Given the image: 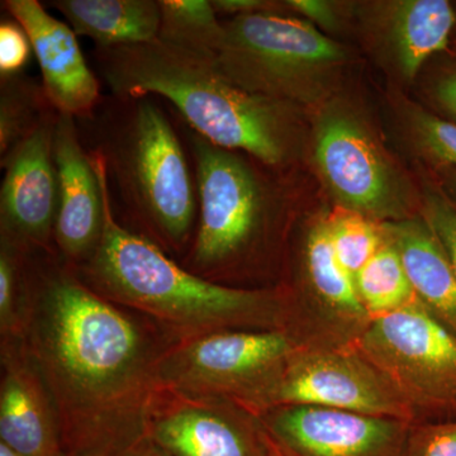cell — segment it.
Wrapping results in <instances>:
<instances>
[{
  "instance_id": "2",
  "label": "cell",
  "mask_w": 456,
  "mask_h": 456,
  "mask_svg": "<svg viewBox=\"0 0 456 456\" xmlns=\"http://www.w3.org/2000/svg\"><path fill=\"white\" fill-rule=\"evenodd\" d=\"M104 198L101 244L75 269L99 296L149 317L176 342L233 330L297 329L289 290L227 287L197 277L145 237L123 226L113 211L107 174Z\"/></svg>"
},
{
  "instance_id": "23",
  "label": "cell",
  "mask_w": 456,
  "mask_h": 456,
  "mask_svg": "<svg viewBox=\"0 0 456 456\" xmlns=\"http://www.w3.org/2000/svg\"><path fill=\"white\" fill-rule=\"evenodd\" d=\"M160 8L159 40L200 55L216 56L224 26L211 2L160 0Z\"/></svg>"
},
{
  "instance_id": "20",
  "label": "cell",
  "mask_w": 456,
  "mask_h": 456,
  "mask_svg": "<svg viewBox=\"0 0 456 456\" xmlns=\"http://www.w3.org/2000/svg\"><path fill=\"white\" fill-rule=\"evenodd\" d=\"M455 26L454 5L446 0L393 3L387 33L402 75L415 79L428 59L448 49Z\"/></svg>"
},
{
  "instance_id": "25",
  "label": "cell",
  "mask_w": 456,
  "mask_h": 456,
  "mask_svg": "<svg viewBox=\"0 0 456 456\" xmlns=\"http://www.w3.org/2000/svg\"><path fill=\"white\" fill-rule=\"evenodd\" d=\"M28 254L0 237V340L23 338Z\"/></svg>"
},
{
  "instance_id": "18",
  "label": "cell",
  "mask_w": 456,
  "mask_h": 456,
  "mask_svg": "<svg viewBox=\"0 0 456 456\" xmlns=\"http://www.w3.org/2000/svg\"><path fill=\"white\" fill-rule=\"evenodd\" d=\"M303 265L308 292L321 317L338 330L342 344H350L367 329L371 318L360 302L354 278L336 256L329 217H321L308 231Z\"/></svg>"
},
{
  "instance_id": "21",
  "label": "cell",
  "mask_w": 456,
  "mask_h": 456,
  "mask_svg": "<svg viewBox=\"0 0 456 456\" xmlns=\"http://www.w3.org/2000/svg\"><path fill=\"white\" fill-rule=\"evenodd\" d=\"M354 284L360 302L371 320L419 301L397 250L387 239L382 248L354 277Z\"/></svg>"
},
{
  "instance_id": "3",
  "label": "cell",
  "mask_w": 456,
  "mask_h": 456,
  "mask_svg": "<svg viewBox=\"0 0 456 456\" xmlns=\"http://www.w3.org/2000/svg\"><path fill=\"white\" fill-rule=\"evenodd\" d=\"M95 64L110 94L169 101L198 134L215 145L281 170L297 147L296 108L255 94L222 73L215 57L156 40L95 47Z\"/></svg>"
},
{
  "instance_id": "34",
  "label": "cell",
  "mask_w": 456,
  "mask_h": 456,
  "mask_svg": "<svg viewBox=\"0 0 456 456\" xmlns=\"http://www.w3.org/2000/svg\"><path fill=\"white\" fill-rule=\"evenodd\" d=\"M440 176L443 179V189L456 204V167H440Z\"/></svg>"
},
{
  "instance_id": "1",
  "label": "cell",
  "mask_w": 456,
  "mask_h": 456,
  "mask_svg": "<svg viewBox=\"0 0 456 456\" xmlns=\"http://www.w3.org/2000/svg\"><path fill=\"white\" fill-rule=\"evenodd\" d=\"M23 342L55 402L66 455L117 456L146 437L159 365L178 344L99 296L57 253H29Z\"/></svg>"
},
{
  "instance_id": "16",
  "label": "cell",
  "mask_w": 456,
  "mask_h": 456,
  "mask_svg": "<svg viewBox=\"0 0 456 456\" xmlns=\"http://www.w3.org/2000/svg\"><path fill=\"white\" fill-rule=\"evenodd\" d=\"M0 441L22 456H66L55 402L22 338L0 340Z\"/></svg>"
},
{
  "instance_id": "19",
  "label": "cell",
  "mask_w": 456,
  "mask_h": 456,
  "mask_svg": "<svg viewBox=\"0 0 456 456\" xmlns=\"http://www.w3.org/2000/svg\"><path fill=\"white\" fill-rule=\"evenodd\" d=\"M51 5L75 35L94 41L95 47L146 44L160 33V0H56Z\"/></svg>"
},
{
  "instance_id": "4",
  "label": "cell",
  "mask_w": 456,
  "mask_h": 456,
  "mask_svg": "<svg viewBox=\"0 0 456 456\" xmlns=\"http://www.w3.org/2000/svg\"><path fill=\"white\" fill-rule=\"evenodd\" d=\"M77 121L88 132L89 151L103 161L125 227L179 263L196 233L198 194L193 165L169 117L151 97L110 94Z\"/></svg>"
},
{
  "instance_id": "30",
  "label": "cell",
  "mask_w": 456,
  "mask_h": 456,
  "mask_svg": "<svg viewBox=\"0 0 456 456\" xmlns=\"http://www.w3.org/2000/svg\"><path fill=\"white\" fill-rule=\"evenodd\" d=\"M430 95L441 118L456 125V59L441 66L432 80Z\"/></svg>"
},
{
  "instance_id": "11",
  "label": "cell",
  "mask_w": 456,
  "mask_h": 456,
  "mask_svg": "<svg viewBox=\"0 0 456 456\" xmlns=\"http://www.w3.org/2000/svg\"><path fill=\"white\" fill-rule=\"evenodd\" d=\"M146 436L171 456H270L259 419L232 402L159 386Z\"/></svg>"
},
{
  "instance_id": "35",
  "label": "cell",
  "mask_w": 456,
  "mask_h": 456,
  "mask_svg": "<svg viewBox=\"0 0 456 456\" xmlns=\"http://www.w3.org/2000/svg\"><path fill=\"white\" fill-rule=\"evenodd\" d=\"M0 456H22L18 454L17 452H14L13 449L9 448L8 445H5L4 443L0 441Z\"/></svg>"
},
{
  "instance_id": "28",
  "label": "cell",
  "mask_w": 456,
  "mask_h": 456,
  "mask_svg": "<svg viewBox=\"0 0 456 456\" xmlns=\"http://www.w3.org/2000/svg\"><path fill=\"white\" fill-rule=\"evenodd\" d=\"M410 456H456V419L413 425Z\"/></svg>"
},
{
  "instance_id": "37",
  "label": "cell",
  "mask_w": 456,
  "mask_h": 456,
  "mask_svg": "<svg viewBox=\"0 0 456 456\" xmlns=\"http://www.w3.org/2000/svg\"><path fill=\"white\" fill-rule=\"evenodd\" d=\"M66 456H70V455H66Z\"/></svg>"
},
{
  "instance_id": "6",
  "label": "cell",
  "mask_w": 456,
  "mask_h": 456,
  "mask_svg": "<svg viewBox=\"0 0 456 456\" xmlns=\"http://www.w3.org/2000/svg\"><path fill=\"white\" fill-rule=\"evenodd\" d=\"M215 60L231 82L285 103H308L345 60L341 45L308 20L257 13L222 20Z\"/></svg>"
},
{
  "instance_id": "27",
  "label": "cell",
  "mask_w": 456,
  "mask_h": 456,
  "mask_svg": "<svg viewBox=\"0 0 456 456\" xmlns=\"http://www.w3.org/2000/svg\"><path fill=\"white\" fill-rule=\"evenodd\" d=\"M422 216L439 237L456 278V204L444 189L430 187L425 191Z\"/></svg>"
},
{
  "instance_id": "33",
  "label": "cell",
  "mask_w": 456,
  "mask_h": 456,
  "mask_svg": "<svg viewBox=\"0 0 456 456\" xmlns=\"http://www.w3.org/2000/svg\"><path fill=\"white\" fill-rule=\"evenodd\" d=\"M117 456H171L164 452L163 449L159 448L154 441L150 440L149 437H143L139 443L134 444L132 448L126 450L122 454Z\"/></svg>"
},
{
  "instance_id": "14",
  "label": "cell",
  "mask_w": 456,
  "mask_h": 456,
  "mask_svg": "<svg viewBox=\"0 0 456 456\" xmlns=\"http://www.w3.org/2000/svg\"><path fill=\"white\" fill-rule=\"evenodd\" d=\"M59 207L55 224L57 254L74 269L94 255L106 222L103 161L84 145L77 118L57 116L53 134Z\"/></svg>"
},
{
  "instance_id": "12",
  "label": "cell",
  "mask_w": 456,
  "mask_h": 456,
  "mask_svg": "<svg viewBox=\"0 0 456 456\" xmlns=\"http://www.w3.org/2000/svg\"><path fill=\"white\" fill-rule=\"evenodd\" d=\"M256 417L283 456H410L415 425L312 406L275 407Z\"/></svg>"
},
{
  "instance_id": "24",
  "label": "cell",
  "mask_w": 456,
  "mask_h": 456,
  "mask_svg": "<svg viewBox=\"0 0 456 456\" xmlns=\"http://www.w3.org/2000/svg\"><path fill=\"white\" fill-rule=\"evenodd\" d=\"M329 230L336 256L353 278L386 242L382 224L344 208L329 216Z\"/></svg>"
},
{
  "instance_id": "36",
  "label": "cell",
  "mask_w": 456,
  "mask_h": 456,
  "mask_svg": "<svg viewBox=\"0 0 456 456\" xmlns=\"http://www.w3.org/2000/svg\"><path fill=\"white\" fill-rule=\"evenodd\" d=\"M269 441V440H268ZM270 444V443H269ZM272 446V445H270ZM270 456H283L281 454H279V452H277V450H274L272 448V454H270Z\"/></svg>"
},
{
  "instance_id": "9",
  "label": "cell",
  "mask_w": 456,
  "mask_h": 456,
  "mask_svg": "<svg viewBox=\"0 0 456 456\" xmlns=\"http://www.w3.org/2000/svg\"><path fill=\"white\" fill-rule=\"evenodd\" d=\"M284 406L331 408L417 424L391 384L347 345L312 344L294 354L259 412Z\"/></svg>"
},
{
  "instance_id": "7",
  "label": "cell",
  "mask_w": 456,
  "mask_h": 456,
  "mask_svg": "<svg viewBox=\"0 0 456 456\" xmlns=\"http://www.w3.org/2000/svg\"><path fill=\"white\" fill-rule=\"evenodd\" d=\"M310 340L298 329L233 330L178 342L159 365L167 388L232 402L256 416L294 354Z\"/></svg>"
},
{
  "instance_id": "26",
  "label": "cell",
  "mask_w": 456,
  "mask_h": 456,
  "mask_svg": "<svg viewBox=\"0 0 456 456\" xmlns=\"http://www.w3.org/2000/svg\"><path fill=\"white\" fill-rule=\"evenodd\" d=\"M417 143L439 167H456V125L421 108L411 113Z\"/></svg>"
},
{
  "instance_id": "22",
  "label": "cell",
  "mask_w": 456,
  "mask_h": 456,
  "mask_svg": "<svg viewBox=\"0 0 456 456\" xmlns=\"http://www.w3.org/2000/svg\"><path fill=\"white\" fill-rule=\"evenodd\" d=\"M56 112L42 83L20 73L0 77V159Z\"/></svg>"
},
{
  "instance_id": "31",
  "label": "cell",
  "mask_w": 456,
  "mask_h": 456,
  "mask_svg": "<svg viewBox=\"0 0 456 456\" xmlns=\"http://www.w3.org/2000/svg\"><path fill=\"white\" fill-rule=\"evenodd\" d=\"M285 4L323 28L335 29L338 27V16L331 3L323 0H288Z\"/></svg>"
},
{
  "instance_id": "17",
  "label": "cell",
  "mask_w": 456,
  "mask_h": 456,
  "mask_svg": "<svg viewBox=\"0 0 456 456\" xmlns=\"http://www.w3.org/2000/svg\"><path fill=\"white\" fill-rule=\"evenodd\" d=\"M380 224L401 257L417 299L456 336V278L439 237L424 216Z\"/></svg>"
},
{
  "instance_id": "32",
  "label": "cell",
  "mask_w": 456,
  "mask_h": 456,
  "mask_svg": "<svg viewBox=\"0 0 456 456\" xmlns=\"http://www.w3.org/2000/svg\"><path fill=\"white\" fill-rule=\"evenodd\" d=\"M216 13L230 18L257 13H278V4L266 0H212Z\"/></svg>"
},
{
  "instance_id": "8",
  "label": "cell",
  "mask_w": 456,
  "mask_h": 456,
  "mask_svg": "<svg viewBox=\"0 0 456 456\" xmlns=\"http://www.w3.org/2000/svg\"><path fill=\"white\" fill-rule=\"evenodd\" d=\"M349 345L391 384L417 424L456 417V336L421 302L373 318Z\"/></svg>"
},
{
  "instance_id": "15",
  "label": "cell",
  "mask_w": 456,
  "mask_h": 456,
  "mask_svg": "<svg viewBox=\"0 0 456 456\" xmlns=\"http://www.w3.org/2000/svg\"><path fill=\"white\" fill-rule=\"evenodd\" d=\"M3 9L25 29L42 74V86L57 112L86 118L103 95L73 28L47 13L38 0H3Z\"/></svg>"
},
{
  "instance_id": "5",
  "label": "cell",
  "mask_w": 456,
  "mask_h": 456,
  "mask_svg": "<svg viewBox=\"0 0 456 456\" xmlns=\"http://www.w3.org/2000/svg\"><path fill=\"white\" fill-rule=\"evenodd\" d=\"M185 137L193 163L198 221L179 261L191 274L227 287L250 277L265 261L277 226V196L261 167L242 152L209 142L191 128Z\"/></svg>"
},
{
  "instance_id": "29",
  "label": "cell",
  "mask_w": 456,
  "mask_h": 456,
  "mask_svg": "<svg viewBox=\"0 0 456 456\" xmlns=\"http://www.w3.org/2000/svg\"><path fill=\"white\" fill-rule=\"evenodd\" d=\"M28 36L16 20L0 23V77L20 74L31 55Z\"/></svg>"
},
{
  "instance_id": "10",
  "label": "cell",
  "mask_w": 456,
  "mask_h": 456,
  "mask_svg": "<svg viewBox=\"0 0 456 456\" xmlns=\"http://www.w3.org/2000/svg\"><path fill=\"white\" fill-rule=\"evenodd\" d=\"M314 156L344 209L377 222L408 218L403 180L355 116L338 108L327 110L318 123Z\"/></svg>"
},
{
  "instance_id": "13",
  "label": "cell",
  "mask_w": 456,
  "mask_h": 456,
  "mask_svg": "<svg viewBox=\"0 0 456 456\" xmlns=\"http://www.w3.org/2000/svg\"><path fill=\"white\" fill-rule=\"evenodd\" d=\"M59 112L51 114L14 146L0 167V237L28 253H57L55 224L59 184L53 160V134Z\"/></svg>"
}]
</instances>
